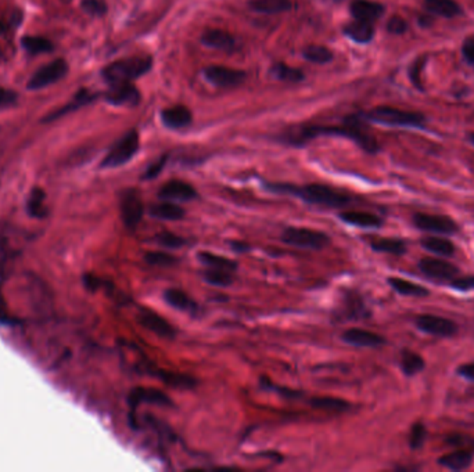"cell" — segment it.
I'll return each mask as SVG.
<instances>
[{
	"label": "cell",
	"mask_w": 474,
	"mask_h": 472,
	"mask_svg": "<svg viewBox=\"0 0 474 472\" xmlns=\"http://www.w3.org/2000/svg\"><path fill=\"white\" fill-rule=\"evenodd\" d=\"M344 136L347 139L354 140L360 147L365 151L375 154L379 151V144L373 136L365 132L361 121L357 116H350L346 119L344 126H334V128H323V126H309L302 128L299 132L288 133L287 142L290 144H304L305 142L316 137V136Z\"/></svg>",
	"instance_id": "obj_1"
},
{
	"label": "cell",
	"mask_w": 474,
	"mask_h": 472,
	"mask_svg": "<svg viewBox=\"0 0 474 472\" xmlns=\"http://www.w3.org/2000/svg\"><path fill=\"white\" fill-rule=\"evenodd\" d=\"M268 189L275 192H283V194L298 197L308 204L322 205L327 208H340V206L347 205L351 201L350 195L339 190L332 189L329 186H323V185H308V186L297 188L292 185L278 183V185H269Z\"/></svg>",
	"instance_id": "obj_2"
},
{
	"label": "cell",
	"mask_w": 474,
	"mask_h": 472,
	"mask_svg": "<svg viewBox=\"0 0 474 472\" xmlns=\"http://www.w3.org/2000/svg\"><path fill=\"white\" fill-rule=\"evenodd\" d=\"M153 60L150 56H135L124 60H118L107 66L101 75L110 85L131 82L151 70Z\"/></svg>",
	"instance_id": "obj_3"
},
{
	"label": "cell",
	"mask_w": 474,
	"mask_h": 472,
	"mask_svg": "<svg viewBox=\"0 0 474 472\" xmlns=\"http://www.w3.org/2000/svg\"><path fill=\"white\" fill-rule=\"evenodd\" d=\"M368 119L388 126H410L420 128L424 125L426 118L419 112L398 109L394 107H376L366 115Z\"/></svg>",
	"instance_id": "obj_4"
},
{
	"label": "cell",
	"mask_w": 474,
	"mask_h": 472,
	"mask_svg": "<svg viewBox=\"0 0 474 472\" xmlns=\"http://www.w3.org/2000/svg\"><path fill=\"white\" fill-rule=\"evenodd\" d=\"M282 241L302 250H322L330 243V237L319 230H312L306 227H287L282 233Z\"/></svg>",
	"instance_id": "obj_5"
},
{
	"label": "cell",
	"mask_w": 474,
	"mask_h": 472,
	"mask_svg": "<svg viewBox=\"0 0 474 472\" xmlns=\"http://www.w3.org/2000/svg\"><path fill=\"white\" fill-rule=\"evenodd\" d=\"M139 143V133L136 130L128 132L108 151L101 162V168H118L125 165L138 153Z\"/></svg>",
	"instance_id": "obj_6"
},
{
	"label": "cell",
	"mask_w": 474,
	"mask_h": 472,
	"mask_svg": "<svg viewBox=\"0 0 474 472\" xmlns=\"http://www.w3.org/2000/svg\"><path fill=\"white\" fill-rule=\"evenodd\" d=\"M68 74V64L63 59H57L43 67H40L28 81V91H40L59 81Z\"/></svg>",
	"instance_id": "obj_7"
},
{
	"label": "cell",
	"mask_w": 474,
	"mask_h": 472,
	"mask_svg": "<svg viewBox=\"0 0 474 472\" xmlns=\"http://www.w3.org/2000/svg\"><path fill=\"white\" fill-rule=\"evenodd\" d=\"M413 223L419 230H423V231L445 234V236H454L459 233V224L448 216L420 212V213L413 215Z\"/></svg>",
	"instance_id": "obj_8"
},
{
	"label": "cell",
	"mask_w": 474,
	"mask_h": 472,
	"mask_svg": "<svg viewBox=\"0 0 474 472\" xmlns=\"http://www.w3.org/2000/svg\"><path fill=\"white\" fill-rule=\"evenodd\" d=\"M121 218L126 229L133 230L142 222L145 215L143 201L136 190H126L121 195Z\"/></svg>",
	"instance_id": "obj_9"
},
{
	"label": "cell",
	"mask_w": 474,
	"mask_h": 472,
	"mask_svg": "<svg viewBox=\"0 0 474 472\" xmlns=\"http://www.w3.org/2000/svg\"><path fill=\"white\" fill-rule=\"evenodd\" d=\"M415 324L420 331L440 338H450L458 333L455 321L434 314H420L416 317Z\"/></svg>",
	"instance_id": "obj_10"
},
{
	"label": "cell",
	"mask_w": 474,
	"mask_h": 472,
	"mask_svg": "<svg viewBox=\"0 0 474 472\" xmlns=\"http://www.w3.org/2000/svg\"><path fill=\"white\" fill-rule=\"evenodd\" d=\"M417 266L427 279L436 282H452L459 273V269L455 265L437 258H423L419 261Z\"/></svg>",
	"instance_id": "obj_11"
},
{
	"label": "cell",
	"mask_w": 474,
	"mask_h": 472,
	"mask_svg": "<svg viewBox=\"0 0 474 472\" xmlns=\"http://www.w3.org/2000/svg\"><path fill=\"white\" fill-rule=\"evenodd\" d=\"M205 79L218 88H235L246 81V73L222 66H211L204 70Z\"/></svg>",
	"instance_id": "obj_12"
},
{
	"label": "cell",
	"mask_w": 474,
	"mask_h": 472,
	"mask_svg": "<svg viewBox=\"0 0 474 472\" xmlns=\"http://www.w3.org/2000/svg\"><path fill=\"white\" fill-rule=\"evenodd\" d=\"M142 403L165 406V407H171L172 406V400L163 390H160L157 388L138 386V388L131 390V393L128 396V404H129L131 410H135Z\"/></svg>",
	"instance_id": "obj_13"
},
{
	"label": "cell",
	"mask_w": 474,
	"mask_h": 472,
	"mask_svg": "<svg viewBox=\"0 0 474 472\" xmlns=\"http://www.w3.org/2000/svg\"><path fill=\"white\" fill-rule=\"evenodd\" d=\"M104 98L108 104L118 107H135L140 102V93L131 82L110 85Z\"/></svg>",
	"instance_id": "obj_14"
},
{
	"label": "cell",
	"mask_w": 474,
	"mask_h": 472,
	"mask_svg": "<svg viewBox=\"0 0 474 472\" xmlns=\"http://www.w3.org/2000/svg\"><path fill=\"white\" fill-rule=\"evenodd\" d=\"M138 320L145 328L150 330L151 333H154L156 335H158L164 340H174L177 337L175 327L171 323H168L163 316L157 314L153 310L143 309L138 314Z\"/></svg>",
	"instance_id": "obj_15"
},
{
	"label": "cell",
	"mask_w": 474,
	"mask_h": 472,
	"mask_svg": "<svg viewBox=\"0 0 474 472\" xmlns=\"http://www.w3.org/2000/svg\"><path fill=\"white\" fill-rule=\"evenodd\" d=\"M341 340L357 348H379L385 344V338L376 333L362 330V328H350L343 333Z\"/></svg>",
	"instance_id": "obj_16"
},
{
	"label": "cell",
	"mask_w": 474,
	"mask_h": 472,
	"mask_svg": "<svg viewBox=\"0 0 474 472\" xmlns=\"http://www.w3.org/2000/svg\"><path fill=\"white\" fill-rule=\"evenodd\" d=\"M197 195L195 189L184 181H170L158 191V197L165 201L188 202L195 199Z\"/></svg>",
	"instance_id": "obj_17"
},
{
	"label": "cell",
	"mask_w": 474,
	"mask_h": 472,
	"mask_svg": "<svg viewBox=\"0 0 474 472\" xmlns=\"http://www.w3.org/2000/svg\"><path fill=\"white\" fill-rule=\"evenodd\" d=\"M350 8L355 20L368 22L376 21L384 13V6L371 0H354Z\"/></svg>",
	"instance_id": "obj_18"
},
{
	"label": "cell",
	"mask_w": 474,
	"mask_h": 472,
	"mask_svg": "<svg viewBox=\"0 0 474 472\" xmlns=\"http://www.w3.org/2000/svg\"><path fill=\"white\" fill-rule=\"evenodd\" d=\"M201 42L204 46L211 47V49H216V50H225L229 52L232 49H235V38L222 29H208L202 33L201 36Z\"/></svg>",
	"instance_id": "obj_19"
},
{
	"label": "cell",
	"mask_w": 474,
	"mask_h": 472,
	"mask_svg": "<svg viewBox=\"0 0 474 472\" xmlns=\"http://www.w3.org/2000/svg\"><path fill=\"white\" fill-rule=\"evenodd\" d=\"M339 218L353 226L365 227V229H376L383 224L381 218L375 213L364 212V211H346L339 215Z\"/></svg>",
	"instance_id": "obj_20"
},
{
	"label": "cell",
	"mask_w": 474,
	"mask_h": 472,
	"mask_svg": "<svg viewBox=\"0 0 474 472\" xmlns=\"http://www.w3.org/2000/svg\"><path fill=\"white\" fill-rule=\"evenodd\" d=\"M438 464L452 471H464L473 464V453L465 449L457 450L441 456L438 459Z\"/></svg>",
	"instance_id": "obj_21"
},
{
	"label": "cell",
	"mask_w": 474,
	"mask_h": 472,
	"mask_svg": "<svg viewBox=\"0 0 474 472\" xmlns=\"http://www.w3.org/2000/svg\"><path fill=\"white\" fill-rule=\"evenodd\" d=\"M161 119L168 128L179 129L188 126L191 122V112L185 105H175L164 109L161 114Z\"/></svg>",
	"instance_id": "obj_22"
},
{
	"label": "cell",
	"mask_w": 474,
	"mask_h": 472,
	"mask_svg": "<svg viewBox=\"0 0 474 472\" xmlns=\"http://www.w3.org/2000/svg\"><path fill=\"white\" fill-rule=\"evenodd\" d=\"M150 215L156 219L177 222V220H182L186 216V211L178 204L172 201H167L161 204H154L150 208Z\"/></svg>",
	"instance_id": "obj_23"
},
{
	"label": "cell",
	"mask_w": 474,
	"mask_h": 472,
	"mask_svg": "<svg viewBox=\"0 0 474 472\" xmlns=\"http://www.w3.org/2000/svg\"><path fill=\"white\" fill-rule=\"evenodd\" d=\"M147 373L150 376H154L167 385L178 389H191L195 386V379L186 374H178L172 372H165V370H158V369H147Z\"/></svg>",
	"instance_id": "obj_24"
},
{
	"label": "cell",
	"mask_w": 474,
	"mask_h": 472,
	"mask_svg": "<svg viewBox=\"0 0 474 472\" xmlns=\"http://www.w3.org/2000/svg\"><path fill=\"white\" fill-rule=\"evenodd\" d=\"M164 299L170 306H172L174 309L182 310V312L194 313L195 309H197V303L190 298L185 291L178 289V288L165 289Z\"/></svg>",
	"instance_id": "obj_25"
},
{
	"label": "cell",
	"mask_w": 474,
	"mask_h": 472,
	"mask_svg": "<svg viewBox=\"0 0 474 472\" xmlns=\"http://www.w3.org/2000/svg\"><path fill=\"white\" fill-rule=\"evenodd\" d=\"M344 32L350 39H353L358 43H368L375 36L373 24L368 22V21H360V20H355L354 22L348 24L346 26Z\"/></svg>",
	"instance_id": "obj_26"
},
{
	"label": "cell",
	"mask_w": 474,
	"mask_h": 472,
	"mask_svg": "<svg viewBox=\"0 0 474 472\" xmlns=\"http://www.w3.org/2000/svg\"><path fill=\"white\" fill-rule=\"evenodd\" d=\"M95 98L96 96L92 95L88 89H81L78 92V95L75 96L67 105H64L63 108L57 109L56 112L49 114L43 121L45 122H52L54 119H59L60 116H63V115H66L68 112H73V111H75V109H78V108H81V107H84V105H87L89 102H92Z\"/></svg>",
	"instance_id": "obj_27"
},
{
	"label": "cell",
	"mask_w": 474,
	"mask_h": 472,
	"mask_svg": "<svg viewBox=\"0 0 474 472\" xmlns=\"http://www.w3.org/2000/svg\"><path fill=\"white\" fill-rule=\"evenodd\" d=\"M424 7L430 14L445 18H452L462 14V8L455 0H424Z\"/></svg>",
	"instance_id": "obj_28"
},
{
	"label": "cell",
	"mask_w": 474,
	"mask_h": 472,
	"mask_svg": "<svg viewBox=\"0 0 474 472\" xmlns=\"http://www.w3.org/2000/svg\"><path fill=\"white\" fill-rule=\"evenodd\" d=\"M420 244L427 251L436 255H440L443 258H451L455 255V251H457L455 245L450 240L443 238V237H424L422 238Z\"/></svg>",
	"instance_id": "obj_29"
},
{
	"label": "cell",
	"mask_w": 474,
	"mask_h": 472,
	"mask_svg": "<svg viewBox=\"0 0 474 472\" xmlns=\"http://www.w3.org/2000/svg\"><path fill=\"white\" fill-rule=\"evenodd\" d=\"M372 250H375L376 252H383V254H390V255H395V257H401L406 254V243L403 240L399 238H375L371 243Z\"/></svg>",
	"instance_id": "obj_30"
},
{
	"label": "cell",
	"mask_w": 474,
	"mask_h": 472,
	"mask_svg": "<svg viewBox=\"0 0 474 472\" xmlns=\"http://www.w3.org/2000/svg\"><path fill=\"white\" fill-rule=\"evenodd\" d=\"M399 365H401V369H402L403 374L408 376V377H412V376H416V374L422 373L424 370V367H426L424 359L420 355H417V353H415L412 351H408V349L402 351Z\"/></svg>",
	"instance_id": "obj_31"
},
{
	"label": "cell",
	"mask_w": 474,
	"mask_h": 472,
	"mask_svg": "<svg viewBox=\"0 0 474 472\" xmlns=\"http://www.w3.org/2000/svg\"><path fill=\"white\" fill-rule=\"evenodd\" d=\"M197 258L202 265H205L211 269H222V271H229V272H235L237 269V264L235 261L225 258V257H221V255H216V254H212V252H208V251L198 252Z\"/></svg>",
	"instance_id": "obj_32"
},
{
	"label": "cell",
	"mask_w": 474,
	"mask_h": 472,
	"mask_svg": "<svg viewBox=\"0 0 474 472\" xmlns=\"http://www.w3.org/2000/svg\"><path fill=\"white\" fill-rule=\"evenodd\" d=\"M388 284L390 287L397 291L398 294L403 295V296H416V298H423L429 295V289L417 285V284L399 279V277H390L388 279Z\"/></svg>",
	"instance_id": "obj_33"
},
{
	"label": "cell",
	"mask_w": 474,
	"mask_h": 472,
	"mask_svg": "<svg viewBox=\"0 0 474 472\" xmlns=\"http://www.w3.org/2000/svg\"><path fill=\"white\" fill-rule=\"evenodd\" d=\"M311 406L315 409H320V410H327V411H337V413H343L351 409V403H348L344 399L340 397H332V396H319V397H313L309 400Z\"/></svg>",
	"instance_id": "obj_34"
},
{
	"label": "cell",
	"mask_w": 474,
	"mask_h": 472,
	"mask_svg": "<svg viewBox=\"0 0 474 472\" xmlns=\"http://www.w3.org/2000/svg\"><path fill=\"white\" fill-rule=\"evenodd\" d=\"M251 7L255 11L265 14H279L292 7L291 0H251Z\"/></svg>",
	"instance_id": "obj_35"
},
{
	"label": "cell",
	"mask_w": 474,
	"mask_h": 472,
	"mask_svg": "<svg viewBox=\"0 0 474 472\" xmlns=\"http://www.w3.org/2000/svg\"><path fill=\"white\" fill-rule=\"evenodd\" d=\"M21 46L29 53V54H42V53H50L54 46L53 43L42 36H24L21 39Z\"/></svg>",
	"instance_id": "obj_36"
},
{
	"label": "cell",
	"mask_w": 474,
	"mask_h": 472,
	"mask_svg": "<svg viewBox=\"0 0 474 472\" xmlns=\"http://www.w3.org/2000/svg\"><path fill=\"white\" fill-rule=\"evenodd\" d=\"M202 279L211 285L216 287H229L235 282L233 272L222 271V269H208L202 272Z\"/></svg>",
	"instance_id": "obj_37"
},
{
	"label": "cell",
	"mask_w": 474,
	"mask_h": 472,
	"mask_svg": "<svg viewBox=\"0 0 474 472\" xmlns=\"http://www.w3.org/2000/svg\"><path fill=\"white\" fill-rule=\"evenodd\" d=\"M302 56L308 61L316 63V64H326L333 60V53L330 52V49H327L326 46H318V45L305 47L302 52Z\"/></svg>",
	"instance_id": "obj_38"
},
{
	"label": "cell",
	"mask_w": 474,
	"mask_h": 472,
	"mask_svg": "<svg viewBox=\"0 0 474 472\" xmlns=\"http://www.w3.org/2000/svg\"><path fill=\"white\" fill-rule=\"evenodd\" d=\"M145 261L149 265L160 266V268H171L179 264V259L164 251H150L145 255Z\"/></svg>",
	"instance_id": "obj_39"
},
{
	"label": "cell",
	"mask_w": 474,
	"mask_h": 472,
	"mask_svg": "<svg viewBox=\"0 0 474 472\" xmlns=\"http://www.w3.org/2000/svg\"><path fill=\"white\" fill-rule=\"evenodd\" d=\"M272 74L278 79H281V81H288V82H301V81H304V74L299 70L291 68V67H288L285 63L275 64L272 67Z\"/></svg>",
	"instance_id": "obj_40"
},
{
	"label": "cell",
	"mask_w": 474,
	"mask_h": 472,
	"mask_svg": "<svg viewBox=\"0 0 474 472\" xmlns=\"http://www.w3.org/2000/svg\"><path fill=\"white\" fill-rule=\"evenodd\" d=\"M28 211L32 216L43 218L46 216V209H45V192L43 190L34 189L29 199H28Z\"/></svg>",
	"instance_id": "obj_41"
},
{
	"label": "cell",
	"mask_w": 474,
	"mask_h": 472,
	"mask_svg": "<svg viewBox=\"0 0 474 472\" xmlns=\"http://www.w3.org/2000/svg\"><path fill=\"white\" fill-rule=\"evenodd\" d=\"M427 436V429L426 425L422 421H417L412 425L410 432H409V446L412 450H419L423 448Z\"/></svg>",
	"instance_id": "obj_42"
},
{
	"label": "cell",
	"mask_w": 474,
	"mask_h": 472,
	"mask_svg": "<svg viewBox=\"0 0 474 472\" xmlns=\"http://www.w3.org/2000/svg\"><path fill=\"white\" fill-rule=\"evenodd\" d=\"M156 241L160 245H163V247H165L168 250H177V248H181V247H184L186 244L184 237H179V236H177L174 233H170V231H163V233L157 234L156 236Z\"/></svg>",
	"instance_id": "obj_43"
},
{
	"label": "cell",
	"mask_w": 474,
	"mask_h": 472,
	"mask_svg": "<svg viewBox=\"0 0 474 472\" xmlns=\"http://www.w3.org/2000/svg\"><path fill=\"white\" fill-rule=\"evenodd\" d=\"M427 63V57H419L409 68V79L412 84L419 89L423 91V84H422V73L424 70V66Z\"/></svg>",
	"instance_id": "obj_44"
},
{
	"label": "cell",
	"mask_w": 474,
	"mask_h": 472,
	"mask_svg": "<svg viewBox=\"0 0 474 472\" xmlns=\"http://www.w3.org/2000/svg\"><path fill=\"white\" fill-rule=\"evenodd\" d=\"M406 29H408V24L399 15H394L392 18H390L387 24V31L394 35H402L403 32H406Z\"/></svg>",
	"instance_id": "obj_45"
},
{
	"label": "cell",
	"mask_w": 474,
	"mask_h": 472,
	"mask_svg": "<svg viewBox=\"0 0 474 472\" xmlns=\"http://www.w3.org/2000/svg\"><path fill=\"white\" fill-rule=\"evenodd\" d=\"M82 8L92 15H103L107 11V7L101 0H82Z\"/></svg>",
	"instance_id": "obj_46"
},
{
	"label": "cell",
	"mask_w": 474,
	"mask_h": 472,
	"mask_svg": "<svg viewBox=\"0 0 474 472\" xmlns=\"http://www.w3.org/2000/svg\"><path fill=\"white\" fill-rule=\"evenodd\" d=\"M165 162H167V157H163V158H161V160H158L157 162L151 164V165L147 168V171L145 172V175H143V179H146V181H151V179L157 178V176L161 174V171L164 169V167H165Z\"/></svg>",
	"instance_id": "obj_47"
},
{
	"label": "cell",
	"mask_w": 474,
	"mask_h": 472,
	"mask_svg": "<svg viewBox=\"0 0 474 472\" xmlns=\"http://www.w3.org/2000/svg\"><path fill=\"white\" fill-rule=\"evenodd\" d=\"M17 102V95L13 91L0 88V109L11 107Z\"/></svg>",
	"instance_id": "obj_48"
},
{
	"label": "cell",
	"mask_w": 474,
	"mask_h": 472,
	"mask_svg": "<svg viewBox=\"0 0 474 472\" xmlns=\"http://www.w3.org/2000/svg\"><path fill=\"white\" fill-rule=\"evenodd\" d=\"M452 287L455 289L459 291H469V289H474V276H466V277H459V279H454L452 282Z\"/></svg>",
	"instance_id": "obj_49"
},
{
	"label": "cell",
	"mask_w": 474,
	"mask_h": 472,
	"mask_svg": "<svg viewBox=\"0 0 474 472\" xmlns=\"http://www.w3.org/2000/svg\"><path fill=\"white\" fill-rule=\"evenodd\" d=\"M462 53H464V59H465L471 66H474V39H468V40L464 43Z\"/></svg>",
	"instance_id": "obj_50"
},
{
	"label": "cell",
	"mask_w": 474,
	"mask_h": 472,
	"mask_svg": "<svg viewBox=\"0 0 474 472\" xmlns=\"http://www.w3.org/2000/svg\"><path fill=\"white\" fill-rule=\"evenodd\" d=\"M458 374L461 377L466 378L474 381V363H469V365H464L458 369Z\"/></svg>",
	"instance_id": "obj_51"
},
{
	"label": "cell",
	"mask_w": 474,
	"mask_h": 472,
	"mask_svg": "<svg viewBox=\"0 0 474 472\" xmlns=\"http://www.w3.org/2000/svg\"><path fill=\"white\" fill-rule=\"evenodd\" d=\"M230 245H232L236 251H239V252H244V251L249 250V247H247L246 244H242V243H232Z\"/></svg>",
	"instance_id": "obj_52"
},
{
	"label": "cell",
	"mask_w": 474,
	"mask_h": 472,
	"mask_svg": "<svg viewBox=\"0 0 474 472\" xmlns=\"http://www.w3.org/2000/svg\"><path fill=\"white\" fill-rule=\"evenodd\" d=\"M419 22H420V25H430L433 22V20L430 17H424L423 15V17L419 18Z\"/></svg>",
	"instance_id": "obj_53"
},
{
	"label": "cell",
	"mask_w": 474,
	"mask_h": 472,
	"mask_svg": "<svg viewBox=\"0 0 474 472\" xmlns=\"http://www.w3.org/2000/svg\"><path fill=\"white\" fill-rule=\"evenodd\" d=\"M6 32V25L0 21V35H3Z\"/></svg>",
	"instance_id": "obj_54"
},
{
	"label": "cell",
	"mask_w": 474,
	"mask_h": 472,
	"mask_svg": "<svg viewBox=\"0 0 474 472\" xmlns=\"http://www.w3.org/2000/svg\"><path fill=\"white\" fill-rule=\"evenodd\" d=\"M469 139H471V142H472V143H473V146H474V132H473V133H471V136H469Z\"/></svg>",
	"instance_id": "obj_55"
}]
</instances>
